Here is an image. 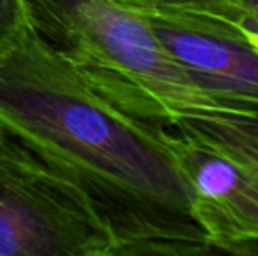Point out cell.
Returning a JSON list of instances; mask_svg holds the SVG:
<instances>
[{
	"label": "cell",
	"instance_id": "cell-1",
	"mask_svg": "<svg viewBox=\"0 0 258 256\" xmlns=\"http://www.w3.org/2000/svg\"><path fill=\"white\" fill-rule=\"evenodd\" d=\"M0 133L72 183L116 244L206 237L153 128L100 99L30 27L0 58Z\"/></svg>",
	"mask_w": 258,
	"mask_h": 256
},
{
	"label": "cell",
	"instance_id": "cell-2",
	"mask_svg": "<svg viewBox=\"0 0 258 256\" xmlns=\"http://www.w3.org/2000/svg\"><path fill=\"white\" fill-rule=\"evenodd\" d=\"M28 27L125 116L158 125L216 106L151 25L116 0H21Z\"/></svg>",
	"mask_w": 258,
	"mask_h": 256
},
{
	"label": "cell",
	"instance_id": "cell-3",
	"mask_svg": "<svg viewBox=\"0 0 258 256\" xmlns=\"http://www.w3.org/2000/svg\"><path fill=\"white\" fill-rule=\"evenodd\" d=\"M176 161L206 237L258 239V104L214 107L151 125Z\"/></svg>",
	"mask_w": 258,
	"mask_h": 256
},
{
	"label": "cell",
	"instance_id": "cell-4",
	"mask_svg": "<svg viewBox=\"0 0 258 256\" xmlns=\"http://www.w3.org/2000/svg\"><path fill=\"white\" fill-rule=\"evenodd\" d=\"M114 244L85 195L0 133V256H105Z\"/></svg>",
	"mask_w": 258,
	"mask_h": 256
},
{
	"label": "cell",
	"instance_id": "cell-5",
	"mask_svg": "<svg viewBox=\"0 0 258 256\" xmlns=\"http://www.w3.org/2000/svg\"><path fill=\"white\" fill-rule=\"evenodd\" d=\"M144 20L204 93L220 100L258 104V55L246 41Z\"/></svg>",
	"mask_w": 258,
	"mask_h": 256
},
{
	"label": "cell",
	"instance_id": "cell-6",
	"mask_svg": "<svg viewBox=\"0 0 258 256\" xmlns=\"http://www.w3.org/2000/svg\"><path fill=\"white\" fill-rule=\"evenodd\" d=\"M148 20L244 41L242 30L256 0H116Z\"/></svg>",
	"mask_w": 258,
	"mask_h": 256
},
{
	"label": "cell",
	"instance_id": "cell-7",
	"mask_svg": "<svg viewBox=\"0 0 258 256\" xmlns=\"http://www.w3.org/2000/svg\"><path fill=\"white\" fill-rule=\"evenodd\" d=\"M139 256H258V239H167L134 242Z\"/></svg>",
	"mask_w": 258,
	"mask_h": 256
},
{
	"label": "cell",
	"instance_id": "cell-8",
	"mask_svg": "<svg viewBox=\"0 0 258 256\" xmlns=\"http://www.w3.org/2000/svg\"><path fill=\"white\" fill-rule=\"evenodd\" d=\"M27 28L28 21L23 2L0 0V58L18 44Z\"/></svg>",
	"mask_w": 258,
	"mask_h": 256
},
{
	"label": "cell",
	"instance_id": "cell-9",
	"mask_svg": "<svg viewBox=\"0 0 258 256\" xmlns=\"http://www.w3.org/2000/svg\"><path fill=\"white\" fill-rule=\"evenodd\" d=\"M242 37H244L246 44L258 55V0L255 4V11H253L251 18L248 20L244 30H242Z\"/></svg>",
	"mask_w": 258,
	"mask_h": 256
},
{
	"label": "cell",
	"instance_id": "cell-10",
	"mask_svg": "<svg viewBox=\"0 0 258 256\" xmlns=\"http://www.w3.org/2000/svg\"><path fill=\"white\" fill-rule=\"evenodd\" d=\"M105 256H139V253H137L134 242H121V244H114V247Z\"/></svg>",
	"mask_w": 258,
	"mask_h": 256
}]
</instances>
